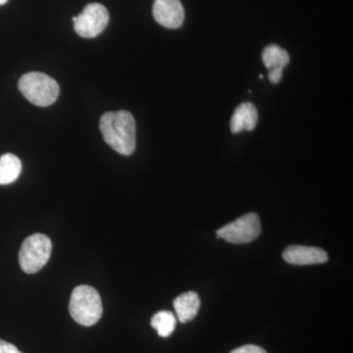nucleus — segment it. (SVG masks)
Listing matches in <instances>:
<instances>
[{"instance_id":"15","label":"nucleus","mask_w":353,"mask_h":353,"mask_svg":"<svg viewBox=\"0 0 353 353\" xmlns=\"http://www.w3.org/2000/svg\"><path fill=\"white\" fill-rule=\"evenodd\" d=\"M283 70L282 68H273L269 70L268 78L269 81L272 83H278L281 82L283 77Z\"/></svg>"},{"instance_id":"10","label":"nucleus","mask_w":353,"mask_h":353,"mask_svg":"<svg viewBox=\"0 0 353 353\" xmlns=\"http://www.w3.org/2000/svg\"><path fill=\"white\" fill-rule=\"evenodd\" d=\"M173 304L179 321L185 324L197 315L201 307V299L196 292H188L176 297Z\"/></svg>"},{"instance_id":"11","label":"nucleus","mask_w":353,"mask_h":353,"mask_svg":"<svg viewBox=\"0 0 353 353\" xmlns=\"http://www.w3.org/2000/svg\"><path fill=\"white\" fill-rule=\"evenodd\" d=\"M22 163L19 158L11 153L0 157V185H9L19 178Z\"/></svg>"},{"instance_id":"14","label":"nucleus","mask_w":353,"mask_h":353,"mask_svg":"<svg viewBox=\"0 0 353 353\" xmlns=\"http://www.w3.org/2000/svg\"><path fill=\"white\" fill-rule=\"evenodd\" d=\"M231 353H267L263 348L257 345H248L243 347L236 348Z\"/></svg>"},{"instance_id":"5","label":"nucleus","mask_w":353,"mask_h":353,"mask_svg":"<svg viewBox=\"0 0 353 353\" xmlns=\"http://www.w3.org/2000/svg\"><path fill=\"white\" fill-rule=\"evenodd\" d=\"M261 233V225L256 213H248L217 231L218 238L228 243H248L256 240Z\"/></svg>"},{"instance_id":"2","label":"nucleus","mask_w":353,"mask_h":353,"mask_svg":"<svg viewBox=\"0 0 353 353\" xmlns=\"http://www.w3.org/2000/svg\"><path fill=\"white\" fill-rule=\"evenodd\" d=\"M69 311L78 324L85 327L97 324L103 312L99 292L90 285H79L72 292Z\"/></svg>"},{"instance_id":"8","label":"nucleus","mask_w":353,"mask_h":353,"mask_svg":"<svg viewBox=\"0 0 353 353\" xmlns=\"http://www.w3.org/2000/svg\"><path fill=\"white\" fill-rule=\"evenodd\" d=\"M285 261L294 265H314L328 261V254L319 248L290 245L283 253Z\"/></svg>"},{"instance_id":"12","label":"nucleus","mask_w":353,"mask_h":353,"mask_svg":"<svg viewBox=\"0 0 353 353\" xmlns=\"http://www.w3.org/2000/svg\"><path fill=\"white\" fill-rule=\"evenodd\" d=\"M262 61L267 69H284L290 62V55L287 50L277 44H270L262 52Z\"/></svg>"},{"instance_id":"17","label":"nucleus","mask_w":353,"mask_h":353,"mask_svg":"<svg viewBox=\"0 0 353 353\" xmlns=\"http://www.w3.org/2000/svg\"><path fill=\"white\" fill-rule=\"evenodd\" d=\"M7 1H8V0H0V6H3Z\"/></svg>"},{"instance_id":"13","label":"nucleus","mask_w":353,"mask_h":353,"mask_svg":"<svg viewBox=\"0 0 353 353\" xmlns=\"http://www.w3.org/2000/svg\"><path fill=\"white\" fill-rule=\"evenodd\" d=\"M150 324L157 330L158 336L168 338L176 328V319L170 311H159L153 316Z\"/></svg>"},{"instance_id":"4","label":"nucleus","mask_w":353,"mask_h":353,"mask_svg":"<svg viewBox=\"0 0 353 353\" xmlns=\"http://www.w3.org/2000/svg\"><path fill=\"white\" fill-rule=\"evenodd\" d=\"M52 243L48 236L34 234L26 239L19 252V263L27 274H34L46 266L50 259Z\"/></svg>"},{"instance_id":"3","label":"nucleus","mask_w":353,"mask_h":353,"mask_svg":"<svg viewBox=\"0 0 353 353\" xmlns=\"http://www.w3.org/2000/svg\"><path fill=\"white\" fill-rule=\"evenodd\" d=\"M18 87L28 101L41 108L51 105L59 97L60 88L57 81L39 72L21 77Z\"/></svg>"},{"instance_id":"1","label":"nucleus","mask_w":353,"mask_h":353,"mask_svg":"<svg viewBox=\"0 0 353 353\" xmlns=\"http://www.w3.org/2000/svg\"><path fill=\"white\" fill-rule=\"evenodd\" d=\"M104 141L115 152L129 155L136 150V121L129 111L120 110L102 115L99 123Z\"/></svg>"},{"instance_id":"7","label":"nucleus","mask_w":353,"mask_h":353,"mask_svg":"<svg viewBox=\"0 0 353 353\" xmlns=\"http://www.w3.org/2000/svg\"><path fill=\"white\" fill-rule=\"evenodd\" d=\"M153 17L167 29H178L185 21V9L181 0H154Z\"/></svg>"},{"instance_id":"16","label":"nucleus","mask_w":353,"mask_h":353,"mask_svg":"<svg viewBox=\"0 0 353 353\" xmlns=\"http://www.w3.org/2000/svg\"><path fill=\"white\" fill-rule=\"evenodd\" d=\"M0 353H22L15 345L7 343L6 341L0 340Z\"/></svg>"},{"instance_id":"6","label":"nucleus","mask_w":353,"mask_h":353,"mask_svg":"<svg viewBox=\"0 0 353 353\" xmlns=\"http://www.w3.org/2000/svg\"><path fill=\"white\" fill-rule=\"evenodd\" d=\"M74 29L79 36L92 39L105 30L109 23V12L101 3H90L83 12L73 17Z\"/></svg>"},{"instance_id":"9","label":"nucleus","mask_w":353,"mask_h":353,"mask_svg":"<svg viewBox=\"0 0 353 353\" xmlns=\"http://www.w3.org/2000/svg\"><path fill=\"white\" fill-rule=\"evenodd\" d=\"M259 121L257 109L250 102L241 103L234 110L231 118V131L234 134H239L243 131H252L256 127Z\"/></svg>"}]
</instances>
